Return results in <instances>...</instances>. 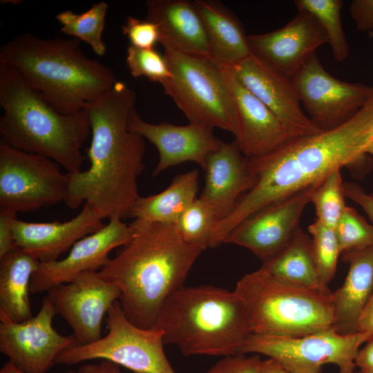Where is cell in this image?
Here are the masks:
<instances>
[{"instance_id": "obj_11", "label": "cell", "mask_w": 373, "mask_h": 373, "mask_svg": "<svg viewBox=\"0 0 373 373\" xmlns=\"http://www.w3.org/2000/svg\"><path fill=\"white\" fill-rule=\"evenodd\" d=\"M59 166L0 141V208L29 212L64 202L66 178Z\"/></svg>"}, {"instance_id": "obj_9", "label": "cell", "mask_w": 373, "mask_h": 373, "mask_svg": "<svg viewBox=\"0 0 373 373\" xmlns=\"http://www.w3.org/2000/svg\"><path fill=\"white\" fill-rule=\"evenodd\" d=\"M107 333L86 345L75 343L60 353L55 363L73 365L93 360H107L135 373H176L164 350V334L131 322L116 301L106 314Z\"/></svg>"}, {"instance_id": "obj_17", "label": "cell", "mask_w": 373, "mask_h": 373, "mask_svg": "<svg viewBox=\"0 0 373 373\" xmlns=\"http://www.w3.org/2000/svg\"><path fill=\"white\" fill-rule=\"evenodd\" d=\"M227 68L276 115L294 138L322 132L303 111L291 79L267 61L252 53Z\"/></svg>"}, {"instance_id": "obj_23", "label": "cell", "mask_w": 373, "mask_h": 373, "mask_svg": "<svg viewBox=\"0 0 373 373\" xmlns=\"http://www.w3.org/2000/svg\"><path fill=\"white\" fill-rule=\"evenodd\" d=\"M145 3L146 19L158 26L162 45L209 59L205 28L194 1L149 0Z\"/></svg>"}, {"instance_id": "obj_40", "label": "cell", "mask_w": 373, "mask_h": 373, "mask_svg": "<svg viewBox=\"0 0 373 373\" xmlns=\"http://www.w3.org/2000/svg\"><path fill=\"white\" fill-rule=\"evenodd\" d=\"M345 197L359 205L373 224V195L355 182H344Z\"/></svg>"}, {"instance_id": "obj_12", "label": "cell", "mask_w": 373, "mask_h": 373, "mask_svg": "<svg viewBox=\"0 0 373 373\" xmlns=\"http://www.w3.org/2000/svg\"><path fill=\"white\" fill-rule=\"evenodd\" d=\"M291 79L307 115L322 131L350 119L373 95V86L332 76L316 54Z\"/></svg>"}, {"instance_id": "obj_4", "label": "cell", "mask_w": 373, "mask_h": 373, "mask_svg": "<svg viewBox=\"0 0 373 373\" xmlns=\"http://www.w3.org/2000/svg\"><path fill=\"white\" fill-rule=\"evenodd\" d=\"M0 63L14 68L66 115L83 110L118 81L110 68L83 52L77 38L46 39L24 33L1 46Z\"/></svg>"}, {"instance_id": "obj_19", "label": "cell", "mask_w": 373, "mask_h": 373, "mask_svg": "<svg viewBox=\"0 0 373 373\" xmlns=\"http://www.w3.org/2000/svg\"><path fill=\"white\" fill-rule=\"evenodd\" d=\"M248 41L254 54L291 79L328 39L315 17L298 11L283 27L248 35Z\"/></svg>"}, {"instance_id": "obj_20", "label": "cell", "mask_w": 373, "mask_h": 373, "mask_svg": "<svg viewBox=\"0 0 373 373\" xmlns=\"http://www.w3.org/2000/svg\"><path fill=\"white\" fill-rule=\"evenodd\" d=\"M128 128L157 149L159 160L153 175L186 162H195L204 169L208 155L222 143L214 135L212 127L193 123L184 126L149 123L140 117L135 107L129 114Z\"/></svg>"}, {"instance_id": "obj_41", "label": "cell", "mask_w": 373, "mask_h": 373, "mask_svg": "<svg viewBox=\"0 0 373 373\" xmlns=\"http://www.w3.org/2000/svg\"><path fill=\"white\" fill-rule=\"evenodd\" d=\"M67 373H122V372L119 365L102 359L98 363L81 365L76 371H68Z\"/></svg>"}, {"instance_id": "obj_24", "label": "cell", "mask_w": 373, "mask_h": 373, "mask_svg": "<svg viewBox=\"0 0 373 373\" xmlns=\"http://www.w3.org/2000/svg\"><path fill=\"white\" fill-rule=\"evenodd\" d=\"M342 254L349 269L343 285L332 292L333 328L351 334L360 332V316L373 294V245Z\"/></svg>"}, {"instance_id": "obj_37", "label": "cell", "mask_w": 373, "mask_h": 373, "mask_svg": "<svg viewBox=\"0 0 373 373\" xmlns=\"http://www.w3.org/2000/svg\"><path fill=\"white\" fill-rule=\"evenodd\" d=\"M261 359L258 354H236L223 357L204 373H258Z\"/></svg>"}, {"instance_id": "obj_25", "label": "cell", "mask_w": 373, "mask_h": 373, "mask_svg": "<svg viewBox=\"0 0 373 373\" xmlns=\"http://www.w3.org/2000/svg\"><path fill=\"white\" fill-rule=\"evenodd\" d=\"M205 28L209 59L221 67H231L253 52L243 26L220 1L195 0Z\"/></svg>"}, {"instance_id": "obj_31", "label": "cell", "mask_w": 373, "mask_h": 373, "mask_svg": "<svg viewBox=\"0 0 373 373\" xmlns=\"http://www.w3.org/2000/svg\"><path fill=\"white\" fill-rule=\"evenodd\" d=\"M345 198L341 171L337 169L318 181L313 190L310 202L314 206L316 220L334 229L347 207Z\"/></svg>"}, {"instance_id": "obj_27", "label": "cell", "mask_w": 373, "mask_h": 373, "mask_svg": "<svg viewBox=\"0 0 373 373\" xmlns=\"http://www.w3.org/2000/svg\"><path fill=\"white\" fill-rule=\"evenodd\" d=\"M262 262L261 268L281 281L308 289L329 291L321 282L312 238L299 227L282 250Z\"/></svg>"}, {"instance_id": "obj_43", "label": "cell", "mask_w": 373, "mask_h": 373, "mask_svg": "<svg viewBox=\"0 0 373 373\" xmlns=\"http://www.w3.org/2000/svg\"><path fill=\"white\" fill-rule=\"evenodd\" d=\"M358 326L360 332L373 336V294L360 316Z\"/></svg>"}, {"instance_id": "obj_6", "label": "cell", "mask_w": 373, "mask_h": 373, "mask_svg": "<svg viewBox=\"0 0 373 373\" xmlns=\"http://www.w3.org/2000/svg\"><path fill=\"white\" fill-rule=\"evenodd\" d=\"M153 328L184 356L240 354L252 334L245 308L234 291L213 285L182 286L166 300Z\"/></svg>"}, {"instance_id": "obj_35", "label": "cell", "mask_w": 373, "mask_h": 373, "mask_svg": "<svg viewBox=\"0 0 373 373\" xmlns=\"http://www.w3.org/2000/svg\"><path fill=\"white\" fill-rule=\"evenodd\" d=\"M126 62L131 75L145 77L161 85L173 77L164 56L153 49H142L129 45L126 48Z\"/></svg>"}, {"instance_id": "obj_1", "label": "cell", "mask_w": 373, "mask_h": 373, "mask_svg": "<svg viewBox=\"0 0 373 373\" xmlns=\"http://www.w3.org/2000/svg\"><path fill=\"white\" fill-rule=\"evenodd\" d=\"M372 142L373 95L341 125L293 139L267 155L248 158L255 184L232 213L216 223L211 247L223 244L238 224L263 207L316 184L335 169L363 162Z\"/></svg>"}, {"instance_id": "obj_30", "label": "cell", "mask_w": 373, "mask_h": 373, "mask_svg": "<svg viewBox=\"0 0 373 373\" xmlns=\"http://www.w3.org/2000/svg\"><path fill=\"white\" fill-rule=\"evenodd\" d=\"M298 11L307 12L315 17L324 29L332 54L338 61L345 60L350 48L344 33L341 10V0H296L294 1Z\"/></svg>"}, {"instance_id": "obj_15", "label": "cell", "mask_w": 373, "mask_h": 373, "mask_svg": "<svg viewBox=\"0 0 373 373\" xmlns=\"http://www.w3.org/2000/svg\"><path fill=\"white\" fill-rule=\"evenodd\" d=\"M133 230L122 219L115 217L102 229L78 240L63 259L40 262L32 276L30 293L39 294L70 283L83 274L99 271L114 249L126 245Z\"/></svg>"}, {"instance_id": "obj_16", "label": "cell", "mask_w": 373, "mask_h": 373, "mask_svg": "<svg viewBox=\"0 0 373 373\" xmlns=\"http://www.w3.org/2000/svg\"><path fill=\"white\" fill-rule=\"evenodd\" d=\"M316 183L258 210L238 224L223 244L245 247L262 262L274 256L288 244L299 227Z\"/></svg>"}, {"instance_id": "obj_45", "label": "cell", "mask_w": 373, "mask_h": 373, "mask_svg": "<svg viewBox=\"0 0 373 373\" xmlns=\"http://www.w3.org/2000/svg\"><path fill=\"white\" fill-rule=\"evenodd\" d=\"M0 373H26L10 361L6 362L0 370Z\"/></svg>"}, {"instance_id": "obj_32", "label": "cell", "mask_w": 373, "mask_h": 373, "mask_svg": "<svg viewBox=\"0 0 373 373\" xmlns=\"http://www.w3.org/2000/svg\"><path fill=\"white\" fill-rule=\"evenodd\" d=\"M216 223L213 210L199 197L186 209L174 225L184 242L204 250L209 248Z\"/></svg>"}, {"instance_id": "obj_33", "label": "cell", "mask_w": 373, "mask_h": 373, "mask_svg": "<svg viewBox=\"0 0 373 373\" xmlns=\"http://www.w3.org/2000/svg\"><path fill=\"white\" fill-rule=\"evenodd\" d=\"M312 242L314 256L322 285L328 284L335 275L338 259L341 254L337 236L334 229L316 220L308 226Z\"/></svg>"}, {"instance_id": "obj_13", "label": "cell", "mask_w": 373, "mask_h": 373, "mask_svg": "<svg viewBox=\"0 0 373 373\" xmlns=\"http://www.w3.org/2000/svg\"><path fill=\"white\" fill-rule=\"evenodd\" d=\"M55 314L48 295L36 316L25 321L14 322L0 314V352L26 373H46L60 353L77 343L73 336L53 327Z\"/></svg>"}, {"instance_id": "obj_38", "label": "cell", "mask_w": 373, "mask_h": 373, "mask_svg": "<svg viewBox=\"0 0 373 373\" xmlns=\"http://www.w3.org/2000/svg\"><path fill=\"white\" fill-rule=\"evenodd\" d=\"M17 216V213L12 209L0 208V258L17 247L12 231Z\"/></svg>"}, {"instance_id": "obj_2", "label": "cell", "mask_w": 373, "mask_h": 373, "mask_svg": "<svg viewBox=\"0 0 373 373\" xmlns=\"http://www.w3.org/2000/svg\"><path fill=\"white\" fill-rule=\"evenodd\" d=\"M136 93L117 81L97 99L87 103L92 140L87 149L90 166L66 173L64 203L76 209L88 203L102 219L129 217L140 197L137 178L144 164V139L128 128Z\"/></svg>"}, {"instance_id": "obj_8", "label": "cell", "mask_w": 373, "mask_h": 373, "mask_svg": "<svg viewBox=\"0 0 373 373\" xmlns=\"http://www.w3.org/2000/svg\"><path fill=\"white\" fill-rule=\"evenodd\" d=\"M162 46L173 77L162 86L189 123L220 128L234 134L233 107L220 67L209 58Z\"/></svg>"}, {"instance_id": "obj_47", "label": "cell", "mask_w": 373, "mask_h": 373, "mask_svg": "<svg viewBox=\"0 0 373 373\" xmlns=\"http://www.w3.org/2000/svg\"><path fill=\"white\" fill-rule=\"evenodd\" d=\"M354 373H369V372H365V371H362V370H360L358 371V372H354Z\"/></svg>"}, {"instance_id": "obj_18", "label": "cell", "mask_w": 373, "mask_h": 373, "mask_svg": "<svg viewBox=\"0 0 373 373\" xmlns=\"http://www.w3.org/2000/svg\"><path fill=\"white\" fill-rule=\"evenodd\" d=\"M231 99L236 142L247 158L267 155L294 138L283 123L227 67L219 66Z\"/></svg>"}, {"instance_id": "obj_29", "label": "cell", "mask_w": 373, "mask_h": 373, "mask_svg": "<svg viewBox=\"0 0 373 373\" xmlns=\"http://www.w3.org/2000/svg\"><path fill=\"white\" fill-rule=\"evenodd\" d=\"M108 4L104 1L93 4L88 10L77 14L66 10L56 15L62 25L61 31L88 43L99 56L105 55L106 49L102 39Z\"/></svg>"}, {"instance_id": "obj_3", "label": "cell", "mask_w": 373, "mask_h": 373, "mask_svg": "<svg viewBox=\"0 0 373 373\" xmlns=\"http://www.w3.org/2000/svg\"><path fill=\"white\" fill-rule=\"evenodd\" d=\"M130 224L133 238L98 273L119 289L126 317L151 329L168 297L184 285L203 249L184 242L173 224L134 220Z\"/></svg>"}, {"instance_id": "obj_36", "label": "cell", "mask_w": 373, "mask_h": 373, "mask_svg": "<svg viewBox=\"0 0 373 373\" xmlns=\"http://www.w3.org/2000/svg\"><path fill=\"white\" fill-rule=\"evenodd\" d=\"M122 29L131 45L136 48L153 49L157 42L160 43L161 36L158 26L148 19L128 16Z\"/></svg>"}, {"instance_id": "obj_44", "label": "cell", "mask_w": 373, "mask_h": 373, "mask_svg": "<svg viewBox=\"0 0 373 373\" xmlns=\"http://www.w3.org/2000/svg\"><path fill=\"white\" fill-rule=\"evenodd\" d=\"M258 373H292L286 370L276 360L268 358L265 360H261L258 368Z\"/></svg>"}, {"instance_id": "obj_14", "label": "cell", "mask_w": 373, "mask_h": 373, "mask_svg": "<svg viewBox=\"0 0 373 373\" xmlns=\"http://www.w3.org/2000/svg\"><path fill=\"white\" fill-rule=\"evenodd\" d=\"M56 314L67 322L77 344L100 339L104 317L120 297L117 286L100 276L98 271L83 274L73 281L48 291Z\"/></svg>"}, {"instance_id": "obj_7", "label": "cell", "mask_w": 373, "mask_h": 373, "mask_svg": "<svg viewBox=\"0 0 373 373\" xmlns=\"http://www.w3.org/2000/svg\"><path fill=\"white\" fill-rule=\"evenodd\" d=\"M233 291L245 308L252 334L299 336L333 328L330 291L288 284L261 267L242 276Z\"/></svg>"}, {"instance_id": "obj_21", "label": "cell", "mask_w": 373, "mask_h": 373, "mask_svg": "<svg viewBox=\"0 0 373 373\" xmlns=\"http://www.w3.org/2000/svg\"><path fill=\"white\" fill-rule=\"evenodd\" d=\"M103 219L88 203L70 220L59 222H32L17 219L13 236L17 247L40 262L59 257L80 239L102 229Z\"/></svg>"}, {"instance_id": "obj_26", "label": "cell", "mask_w": 373, "mask_h": 373, "mask_svg": "<svg viewBox=\"0 0 373 373\" xmlns=\"http://www.w3.org/2000/svg\"><path fill=\"white\" fill-rule=\"evenodd\" d=\"M40 262L17 247L0 258V314L14 322L32 318L30 283Z\"/></svg>"}, {"instance_id": "obj_22", "label": "cell", "mask_w": 373, "mask_h": 373, "mask_svg": "<svg viewBox=\"0 0 373 373\" xmlns=\"http://www.w3.org/2000/svg\"><path fill=\"white\" fill-rule=\"evenodd\" d=\"M248 161L236 141L222 142L207 157L205 184L200 198L212 208L217 222L229 216L254 185Z\"/></svg>"}, {"instance_id": "obj_28", "label": "cell", "mask_w": 373, "mask_h": 373, "mask_svg": "<svg viewBox=\"0 0 373 373\" xmlns=\"http://www.w3.org/2000/svg\"><path fill=\"white\" fill-rule=\"evenodd\" d=\"M198 184V170L178 175L162 192L149 196H140L129 217L150 222L175 224L197 198Z\"/></svg>"}, {"instance_id": "obj_5", "label": "cell", "mask_w": 373, "mask_h": 373, "mask_svg": "<svg viewBox=\"0 0 373 373\" xmlns=\"http://www.w3.org/2000/svg\"><path fill=\"white\" fill-rule=\"evenodd\" d=\"M1 141L17 150L45 156L67 173L81 171V148L91 133L84 110L63 114L12 66L0 63Z\"/></svg>"}, {"instance_id": "obj_39", "label": "cell", "mask_w": 373, "mask_h": 373, "mask_svg": "<svg viewBox=\"0 0 373 373\" xmlns=\"http://www.w3.org/2000/svg\"><path fill=\"white\" fill-rule=\"evenodd\" d=\"M350 11L358 30H373V0H354L350 4Z\"/></svg>"}, {"instance_id": "obj_10", "label": "cell", "mask_w": 373, "mask_h": 373, "mask_svg": "<svg viewBox=\"0 0 373 373\" xmlns=\"http://www.w3.org/2000/svg\"><path fill=\"white\" fill-rule=\"evenodd\" d=\"M372 337L363 332L343 334L334 328L299 336L251 334L240 354L265 355L292 373H321L326 364L336 365L338 373H354L358 350Z\"/></svg>"}, {"instance_id": "obj_34", "label": "cell", "mask_w": 373, "mask_h": 373, "mask_svg": "<svg viewBox=\"0 0 373 373\" xmlns=\"http://www.w3.org/2000/svg\"><path fill=\"white\" fill-rule=\"evenodd\" d=\"M334 230L341 254L373 245V224L352 207L347 206Z\"/></svg>"}, {"instance_id": "obj_46", "label": "cell", "mask_w": 373, "mask_h": 373, "mask_svg": "<svg viewBox=\"0 0 373 373\" xmlns=\"http://www.w3.org/2000/svg\"><path fill=\"white\" fill-rule=\"evenodd\" d=\"M366 153L367 155H370L372 156H373V142H371V144L368 146L367 150H366ZM373 195V192L371 193Z\"/></svg>"}, {"instance_id": "obj_42", "label": "cell", "mask_w": 373, "mask_h": 373, "mask_svg": "<svg viewBox=\"0 0 373 373\" xmlns=\"http://www.w3.org/2000/svg\"><path fill=\"white\" fill-rule=\"evenodd\" d=\"M355 364L360 370L373 373V337L360 348L355 358Z\"/></svg>"}]
</instances>
